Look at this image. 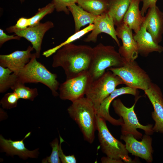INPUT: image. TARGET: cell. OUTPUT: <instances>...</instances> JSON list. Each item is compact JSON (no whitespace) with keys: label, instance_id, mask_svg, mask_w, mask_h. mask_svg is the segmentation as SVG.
I'll list each match as a JSON object with an SVG mask.
<instances>
[{"label":"cell","instance_id":"cell-1","mask_svg":"<svg viewBox=\"0 0 163 163\" xmlns=\"http://www.w3.org/2000/svg\"><path fill=\"white\" fill-rule=\"evenodd\" d=\"M54 55L52 66L61 67L66 79L88 71L93 54V48L84 45L67 44L58 50Z\"/></svg>","mask_w":163,"mask_h":163},{"label":"cell","instance_id":"cell-2","mask_svg":"<svg viewBox=\"0 0 163 163\" xmlns=\"http://www.w3.org/2000/svg\"><path fill=\"white\" fill-rule=\"evenodd\" d=\"M35 53L29 62L22 69L13 73L16 82L26 83H40L47 87L52 94L56 97L59 95L57 92L60 85L56 74L51 73L46 67L36 59Z\"/></svg>","mask_w":163,"mask_h":163},{"label":"cell","instance_id":"cell-3","mask_svg":"<svg viewBox=\"0 0 163 163\" xmlns=\"http://www.w3.org/2000/svg\"><path fill=\"white\" fill-rule=\"evenodd\" d=\"M67 111L78 125L85 139L92 143L97 129L96 111L91 102L86 97L81 98L72 102Z\"/></svg>","mask_w":163,"mask_h":163},{"label":"cell","instance_id":"cell-4","mask_svg":"<svg viewBox=\"0 0 163 163\" xmlns=\"http://www.w3.org/2000/svg\"><path fill=\"white\" fill-rule=\"evenodd\" d=\"M126 61L114 46L100 43L93 48L91 61L88 72L94 81L103 75L106 69L122 66Z\"/></svg>","mask_w":163,"mask_h":163},{"label":"cell","instance_id":"cell-5","mask_svg":"<svg viewBox=\"0 0 163 163\" xmlns=\"http://www.w3.org/2000/svg\"><path fill=\"white\" fill-rule=\"evenodd\" d=\"M103 118L96 115V129L101 150L107 157L122 160L124 163H133L125 145L114 137L109 131Z\"/></svg>","mask_w":163,"mask_h":163},{"label":"cell","instance_id":"cell-6","mask_svg":"<svg viewBox=\"0 0 163 163\" xmlns=\"http://www.w3.org/2000/svg\"><path fill=\"white\" fill-rule=\"evenodd\" d=\"M137 98L131 107H126L119 98L115 99L112 102V105L116 113L123 120V123L121 126L122 135L131 134L134 136L137 139H142V134L137 130V129H142L145 134H152L154 132L152 124L144 126L139 122L134 108Z\"/></svg>","mask_w":163,"mask_h":163},{"label":"cell","instance_id":"cell-7","mask_svg":"<svg viewBox=\"0 0 163 163\" xmlns=\"http://www.w3.org/2000/svg\"><path fill=\"white\" fill-rule=\"evenodd\" d=\"M124 84L118 76L107 70L91 83L85 94L86 97L93 104L96 111L103 100L120 85Z\"/></svg>","mask_w":163,"mask_h":163},{"label":"cell","instance_id":"cell-8","mask_svg":"<svg viewBox=\"0 0 163 163\" xmlns=\"http://www.w3.org/2000/svg\"><path fill=\"white\" fill-rule=\"evenodd\" d=\"M119 77L127 86L144 91L148 89L152 82L147 73L135 60L126 61L124 64L118 67L107 69Z\"/></svg>","mask_w":163,"mask_h":163},{"label":"cell","instance_id":"cell-9","mask_svg":"<svg viewBox=\"0 0 163 163\" xmlns=\"http://www.w3.org/2000/svg\"><path fill=\"white\" fill-rule=\"evenodd\" d=\"M93 81L88 71L66 79L60 85L59 88V97L62 100L72 102L84 97Z\"/></svg>","mask_w":163,"mask_h":163},{"label":"cell","instance_id":"cell-10","mask_svg":"<svg viewBox=\"0 0 163 163\" xmlns=\"http://www.w3.org/2000/svg\"><path fill=\"white\" fill-rule=\"evenodd\" d=\"M54 26L53 23L48 21L44 23H40L36 25L23 29L13 25L7 28L6 30L9 33H14L16 35L23 37L30 42L36 50L35 53L37 58H39L40 56L43 36L47 31Z\"/></svg>","mask_w":163,"mask_h":163},{"label":"cell","instance_id":"cell-11","mask_svg":"<svg viewBox=\"0 0 163 163\" xmlns=\"http://www.w3.org/2000/svg\"><path fill=\"white\" fill-rule=\"evenodd\" d=\"M120 139L124 141L126 149L132 155L143 159L148 163L152 162V139L149 135H143L141 141L137 140L133 135L129 134L122 135Z\"/></svg>","mask_w":163,"mask_h":163},{"label":"cell","instance_id":"cell-12","mask_svg":"<svg viewBox=\"0 0 163 163\" xmlns=\"http://www.w3.org/2000/svg\"><path fill=\"white\" fill-rule=\"evenodd\" d=\"M116 30L117 37L121 39L122 43L118 52L126 61H135L139 53L132 30L123 23L117 27Z\"/></svg>","mask_w":163,"mask_h":163},{"label":"cell","instance_id":"cell-13","mask_svg":"<svg viewBox=\"0 0 163 163\" xmlns=\"http://www.w3.org/2000/svg\"><path fill=\"white\" fill-rule=\"evenodd\" d=\"M144 91L154 109L152 112V117L155 122L153 130L163 134V95L161 90L152 82L149 88Z\"/></svg>","mask_w":163,"mask_h":163},{"label":"cell","instance_id":"cell-14","mask_svg":"<svg viewBox=\"0 0 163 163\" xmlns=\"http://www.w3.org/2000/svg\"><path fill=\"white\" fill-rule=\"evenodd\" d=\"M93 24L94 27L91 33L85 39L84 41L96 43L98 35L104 33L110 36L119 47L121 46L117 36L113 19L108 12L97 16Z\"/></svg>","mask_w":163,"mask_h":163},{"label":"cell","instance_id":"cell-15","mask_svg":"<svg viewBox=\"0 0 163 163\" xmlns=\"http://www.w3.org/2000/svg\"><path fill=\"white\" fill-rule=\"evenodd\" d=\"M137 90L127 86L116 88L102 102L96 111V115L113 125L121 126L123 123L122 118L116 119L110 115L109 109L110 104L114 100L120 95L124 94H130L134 96L137 95Z\"/></svg>","mask_w":163,"mask_h":163},{"label":"cell","instance_id":"cell-16","mask_svg":"<svg viewBox=\"0 0 163 163\" xmlns=\"http://www.w3.org/2000/svg\"><path fill=\"white\" fill-rule=\"evenodd\" d=\"M31 132L27 133L24 138L20 140L13 141L5 139L3 136H0V145L2 152H5L9 155L13 156L17 155L23 159L29 158H37L39 152L38 149L30 151L25 146L24 140L30 136Z\"/></svg>","mask_w":163,"mask_h":163},{"label":"cell","instance_id":"cell-17","mask_svg":"<svg viewBox=\"0 0 163 163\" xmlns=\"http://www.w3.org/2000/svg\"><path fill=\"white\" fill-rule=\"evenodd\" d=\"M29 46L25 50H16L7 55H0V66L8 68L13 73L23 69L28 63L34 53L31 52L34 50Z\"/></svg>","mask_w":163,"mask_h":163},{"label":"cell","instance_id":"cell-18","mask_svg":"<svg viewBox=\"0 0 163 163\" xmlns=\"http://www.w3.org/2000/svg\"><path fill=\"white\" fill-rule=\"evenodd\" d=\"M144 23L147 31L151 34L155 43L158 44L162 41L163 34V13L156 5L148 10Z\"/></svg>","mask_w":163,"mask_h":163},{"label":"cell","instance_id":"cell-19","mask_svg":"<svg viewBox=\"0 0 163 163\" xmlns=\"http://www.w3.org/2000/svg\"><path fill=\"white\" fill-rule=\"evenodd\" d=\"M136 41L139 54L144 56H147L154 52L161 53L163 47L157 43L151 34L147 31L145 24L143 22L140 30L133 34Z\"/></svg>","mask_w":163,"mask_h":163},{"label":"cell","instance_id":"cell-20","mask_svg":"<svg viewBox=\"0 0 163 163\" xmlns=\"http://www.w3.org/2000/svg\"><path fill=\"white\" fill-rule=\"evenodd\" d=\"M140 0H130L128 8L123 18V23L137 33L140 29L145 20L139 9Z\"/></svg>","mask_w":163,"mask_h":163},{"label":"cell","instance_id":"cell-21","mask_svg":"<svg viewBox=\"0 0 163 163\" xmlns=\"http://www.w3.org/2000/svg\"><path fill=\"white\" fill-rule=\"evenodd\" d=\"M68 9L73 16L75 25V33L88 24H93L97 16L85 10L76 4L69 5Z\"/></svg>","mask_w":163,"mask_h":163},{"label":"cell","instance_id":"cell-22","mask_svg":"<svg viewBox=\"0 0 163 163\" xmlns=\"http://www.w3.org/2000/svg\"><path fill=\"white\" fill-rule=\"evenodd\" d=\"M108 12L112 17L115 25L123 23L124 15L128 8L130 0H107Z\"/></svg>","mask_w":163,"mask_h":163},{"label":"cell","instance_id":"cell-23","mask_svg":"<svg viewBox=\"0 0 163 163\" xmlns=\"http://www.w3.org/2000/svg\"><path fill=\"white\" fill-rule=\"evenodd\" d=\"M77 3L84 10L96 16L108 12L107 0H78Z\"/></svg>","mask_w":163,"mask_h":163},{"label":"cell","instance_id":"cell-24","mask_svg":"<svg viewBox=\"0 0 163 163\" xmlns=\"http://www.w3.org/2000/svg\"><path fill=\"white\" fill-rule=\"evenodd\" d=\"M94 27L93 24H89L88 26L78 32L75 33L64 42L44 52L43 55L46 57H48L55 53L56 52L64 46L72 43L73 42L80 38L85 35L91 31Z\"/></svg>","mask_w":163,"mask_h":163},{"label":"cell","instance_id":"cell-25","mask_svg":"<svg viewBox=\"0 0 163 163\" xmlns=\"http://www.w3.org/2000/svg\"><path fill=\"white\" fill-rule=\"evenodd\" d=\"M11 88L17 94L19 99L32 101L38 95L36 88H30L25 86L24 84L18 82H16Z\"/></svg>","mask_w":163,"mask_h":163},{"label":"cell","instance_id":"cell-26","mask_svg":"<svg viewBox=\"0 0 163 163\" xmlns=\"http://www.w3.org/2000/svg\"><path fill=\"white\" fill-rule=\"evenodd\" d=\"M10 69L0 66V92H6L15 83L14 75Z\"/></svg>","mask_w":163,"mask_h":163},{"label":"cell","instance_id":"cell-27","mask_svg":"<svg viewBox=\"0 0 163 163\" xmlns=\"http://www.w3.org/2000/svg\"><path fill=\"white\" fill-rule=\"evenodd\" d=\"M55 9L53 0L45 7L39 8L36 14L32 17L29 18L30 22V26L38 24L40 21L46 15L52 13Z\"/></svg>","mask_w":163,"mask_h":163},{"label":"cell","instance_id":"cell-28","mask_svg":"<svg viewBox=\"0 0 163 163\" xmlns=\"http://www.w3.org/2000/svg\"><path fill=\"white\" fill-rule=\"evenodd\" d=\"M59 140L56 138L50 143L52 148V151L50 155L43 159V163H60L61 161L59 157Z\"/></svg>","mask_w":163,"mask_h":163},{"label":"cell","instance_id":"cell-29","mask_svg":"<svg viewBox=\"0 0 163 163\" xmlns=\"http://www.w3.org/2000/svg\"><path fill=\"white\" fill-rule=\"evenodd\" d=\"M19 98L14 92L5 94L0 101V104L3 109H10L17 106Z\"/></svg>","mask_w":163,"mask_h":163},{"label":"cell","instance_id":"cell-30","mask_svg":"<svg viewBox=\"0 0 163 163\" xmlns=\"http://www.w3.org/2000/svg\"><path fill=\"white\" fill-rule=\"evenodd\" d=\"M55 9L57 12L62 11L66 14H69L68 7L70 5L77 3L78 0H53Z\"/></svg>","mask_w":163,"mask_h":163},{"label":"cell","instance_id":"cell-31","mask_svg":"<svg viewBox=\"0 0 163 163\" xmlns=\"http://www.w3.org/2000/svg\"><path fill=\"white\" fill-rule=\"evenodd\" d=\"M59 137L60 141L59 155L61 162L62 163H76L77 161L74 155H66L64 153L62 149L61 144L64 141L60 135L59 136Z\"/></svg>","mask_w":163,"mask_h":163},{"label":"cell","instance_id":"cell-32","mask_svg":"<svg viewBox=\"0 0 163 163\" xmlns=\"http://www.w3.org/2000/svg\"><path fill=\"white\" fill-rule=\"evenodd\" d=\"M15 34L9 35H7L1 29H0V46H2V45L5 42L11 40H19L21 37Z\"/></svg>","mask_w":163,"mask_h":163},{"label":"cell","instance_id":"cell-33","mask_svg":"<svg viewBox=\"0 0 163 163\" xmlns=\"http://www.w3.org/2000/svg\"><path fill=\"white\" fill-rule=\"evenodd\" d=\"M158 0H140L143 3L142 6L141 10L142 15L144 16L145 14L150 7L156 5Z\"/></svg>","mask_w":163,"mask_h":163},{"label":"cell","instance_id":"cell-34","mask_svg":"<svg viewBox=\"0 0 163 163\" xmlns=\"http://www.w3.org/2000/svg\"><path fill=\"white\" fill-rule=\"evenodd\" d=\"M15 26L20 29H24L30 26L29 18L21 17L17 21Z\"/></svg>","mask_w":163,"mask_h":163},{"label":"cell","instance_id":"cell-35","mask_svg":"<svg viewBox=\"0 0 163 163\" xmlns=\"http://www.w3.org/2000/svg\"><path fill=\"white\" fill-rule=\"evenodd\" d=\"M102 163H123L124 162L122 160L113 159L107 156L103 157L101 158Z\"/></svg>","mask_w":163,"mask_h":163},{"label":"cell","instance_id":"cell-36","mask_svg":"<svg viewBox=\"0 0 163 163\" xmlns=\"http://www.w3.org/2000/svg\"><path fill=\"white\" fill-rule=\"evenodd\" d=\"M20 0L21 2H23L24 1V0Z\"/></svg>","mask_w":163,"mask_h":163}]
</instances>
